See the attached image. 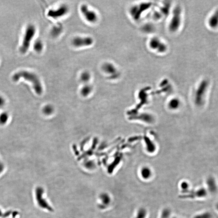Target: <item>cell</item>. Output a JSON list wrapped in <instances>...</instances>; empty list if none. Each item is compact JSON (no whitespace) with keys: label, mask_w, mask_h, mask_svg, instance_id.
Segmentation results:
<instances>
[{"label":"cell","mask_w":218,"mask_h":218,"mask_svg":"<svg viewBox=\"0 0 218 218\" xmlns=\"http://www.w3.org/2000/svg\"><path fill=\"white\" fill-rule=\"evenodd\" d=\"M167 20L166 28L171 34H176L181 30L183 17L182 8L180 5H176L171 8Z\"/></svg>","instance_id":"cell-1"},{"label":"cell","mask_w":218,"mask_h":218,"mask_svg":"<svg viewBox=\"0 0 218 218\" xmlns=\"http://www.w3.org/2000/svg\"><path fill=\"white\" fill-rule=\"evenodd\" d=\"M154 6L153 3L145 2L144 3H135L131 5L128 10L129 16L133 21H138L141 18L145 17L148 13L152 11L151 9Z\"/></svg>","instance_id":"cell-2"},{"label":"cell","mask_w":218,"mask_h":218,"mask_svg":"<svg viewBox=\"0 0 218 218\" xmlns=\"http://www.w3.org/2000/svg\"><path fill=\"white\" fill-rule=\"evenodd\" d=\"M147 47L152 53L156 55H164L167 53L168 44L164 40L158 36H152L148 39Z\"/></svg>","instance_id":"cell-3"},{"label":"cell","mask_w":218,"mask_h":218,"mask_svg":"<svg viewBox=\"0 0 218 218\" xmlns=\"http://www.w3.org/2000/svg\"><path fill=\"white\" fill-rule=\"evenodd\" d=\"M21 78H24L31 83L37 94H40L42 93V88L40 80L35 73L26 71H21L15 74L12 78L14 81H18Z\"/></svg>","instance_id":"cell-4"},{"label":"cell","mask_w":218,"mask_h":218,"mask_svg":"<svg viewBox=\"0 0 218 218\" xmlns=\"http://www.w3.org/2000/svg\"><path fill=\"white\" fill-rule=\"evenodd\" d=\"M36 33V28L34 25H29L26 31L22 44L20 47V51L22 54H25L28 50L30 46L31 41L35 35Z\"/></svg>","instance_id":"cell-5"},{"label":"cell","mask_w":218,"mask_h":218,"mask_svg":"<svg viewBox=\"0 0 218 218\" xmlns=\"http://www.w3.org/2000/svg\"><path fill=\"white\" fill-rule=\"evenodd\" d=\"M93 43V40L90 37H75L72 41V44L76 47L89 46Z\"/></svg>","instance_id":"cell-6"},{"label":"cell","mask_w":218,"mask_h":218,"mask_svg":"<svg viewBox=\"0 0 218 218\" xmlns=\"http://www.w3.org/2000/svg\"><path fill=\"white\" fill-rule=\"evenodd\" d=\"M80 11L86 20L91 23H94L97 20V16L94 11L88 8L87 5H83L81 6Z\"/></svg>","instance_id":"cell-7"},{"label":"cell","mask_w":218,"mask_h":218,"mask_svg":"<svg viewBox=\"0 0 218 218\" xmlns=\"http://www.w3.org/2000/svg\"><path fill=\"white\" fill-rule=\"evenodd\" d=\"M206 195L207 191L204 188H201L195 191H189L184 195H180L179 197L181 199L201 198L205 197Z\"/></svg>","instance_id":"cell-8"},{"label":"cell","mask_w":218,"mask_h":218,"mask_svg":"<svg viewBox=\"0 0 218 218\" xmlns=\"http://www.w3.org/2000/svg\"><path fill=\"white\" fill-rule=\"evenodd\" d=\"M68 11V7L65 5H63L56 10L49 11L48 16L53 18L56 19L65 15Z\"/></svg>","instance_id":"cell-9"},{"label":"cell","mask_w":218,"mask_h":218,"mask_svg":"<svg viewBox=\"0 0 218 218\" xmlns=\"http://www.w3.org/2000/svg\"><path fill=\"white\" fill-rule=\"evenodd\" d=\"M103 71L107 74H111L113 78H116L120 75V73L114 65L111 63H105L102 66Z\"/></svg>","instance_id":"cell-10"},{"label":"cell","mask_w":218,"mask_h":218,"mask_svg":"<svg viewBox=\"0 0 218 218\" xmlns=\"http://www.w3.org/2000/svg\"><path fill=\"white\" fill-rule=\"evenodd\" d=\"M37 199L38 204L40 205L41 207H43L44 208L49 209L50 207L48 206L47 203L42 198V194H43V190L40 188H38L37 190Z\"/></svg>","instance_id":"cell-11"},{"label":"cell","mask_w":218,"mask_h":218,"mask_svg":"<svg viewBox=\"0 0 218 218\" xmlns=\"http://www.w3.org/2000/svg\"><path fill=\"white\" fill-rule=\"evenodd\" d=\"M206 184L208 187V190L212 193L216 192L217 190V187L216 182L214 178L212 177H210L207 178L206 180Z\"/></svg>","instance_id":"cell-12"},{"label":"cell","mask_w":218,"mask_h":218,"mask_svg":"<svg viewBox=\"0 0 218 218\" xmlns=\"http://www.w3.org/2000/svg\"><path fill=\"white\" fill-rule=\"evenodd\" d=\"M140 174L142 178L144 180H148L151 178L152 175V172L149 167L144 166L141 168Z\"/></svg>","instance_id":"cell-13"},{"label":"cell","mask_w":218,"mask_h":218,"mask_svg":"<svg viewBox=\"0 0 218 218\" xmlns=\"http://www.w3.org/2000/svg\"><path fill=\"white\" fill-rule=\"evenodd\" d=\"M208 24L211 28H214L218 25V10L212 16L208 21Z\"/></svg>","instance_id":"cell-14"},{"label":"cell","mask_w":218,"mask_h":218,"mask_svg":"<svg viewBox=\"0 0 218 218\" xmlns=\"http://www.w3.org/2000/svg\"><path fill=\"white\" fill-rule=\"evenodd\" d=\"M180 101L176 98H174L171 99L169 104V107L171 109H178L180 106Z\"/></svg>","instance_id":"cell-15"},{"label":"cell","mask_w":218,"mask_h":218,"mask_svg":"<svg viewBox=\"0 0 218 218\" xmlns=\"http://www.w3.org/2000/svg\"><path fill=\"white\" fill-rule=\"evenodd\" d=\"M147 213V211L145 208H140L137 211L135 216L134 218H146Z\"/></svg>","instance_id":"cell-16"},{"label":"cell","mask_w":218,"mask_h":218,"mask_svg":"<svg viewBox=\"0 0 218 218\" xmlns=\"http://www.w3.org/2000/svg\"><path fill=\"white\" fill-rule=\"evenodd\" d=\"M34 49L37 52H41L43 48V43L40 40L36 41L34 44Z\"/></svg>","instance_id":"cell-17"},{"label":"cell","mask_w":218,"mask_h":218,"mask_svg":"<svg viewBox=\"0 0 218 218\" xmlns=\"http://www.w3.org/2000/svg\"><path fill=\"white\" fill-rule=\"evenodd\" d=\"M90 78H91V74L89 72H87V71L83 72L81 74V80L84 82H88L90 79Z\"/></svg>","instance_id":"cell-18"},{"label":"cell","mask_w":218,"mask_h":218,"mask_svg":"<svg viewBox=\"0 0 218 218\" xmlns=\"http://www.w3.org/2000/svg\"><path fill=\"white\" fill-rule=\"evenodd\" d=\"M101 198L104 205H107V206L109 205L111 199H110V197L108 194H106V193H104V194L101 195Z\"/></svg>","instance_id":"cell-19"},{"label":"cell","mask_w":218,"mask_h":218,"mask_svg":"<svg viewBox=\"0 0 218 218\" xmlns=\"http://www.w3.org/2000/svg\"><path fill=\"white\" fill-rule=\"evenodd\" d=\"M182 192L183 193H186L189 192V185L188 182L183 181L180 185Z\"/></svg>","instance_id":"cell-20"},{"label":"cell","mask_w":218,"mask_h":218,"mask_svg":"<svg viewBox=\"0 0 218 218\" xmlns=\"http://www.w3.org/2000/svg\"><path fill=\"white\" fill-rule=\"evenodd\" d=\"M8 116L7 113L4 112L0 115V124H4L8 121Z\"/></svg>","instance_id":"cell-21"},{"label":"cell","mask_w":218,"mask_h":218,"mask_svg":"<svg viewBox=\"0 0 218 218\" xmlns=\"http://www.w3.org/2000/svg\"><path fill=\"white\" fill-rule=\"evenodd\" d=\"M171 210L168 208H164L162 212L160 218H169Z\"/></svg>","instance_id":"cell-22"},{"label":"cell","mask_w":218,"mask_h":218,"mask_svg":"<svg viewBox=\"0 0 218 218\" xmlns=\"http://www.w3.org/2000/svg\"><path fill=\"white\" fill-rule=\"evenodd\" d=\"M193 218H212V216L210 212H205L196 215Z\"/></svg>","instance_id":"cell-23"},{"label":"cell","mask_w":218,"mask_h":218,"mask_svg":"<svg viewBox=\"0 0 218 218\" xmlns=\"http://www.w3.org/2000/svg\"><path fill=\"white\" fill-rule=\"evenodd\" d=\"M91 91V87L89 85L85 86V87L83 88L82 90V92L84 94H87V93H89Z\"/></svg>","instance_id":"cell-24"},{"label":"cell","mask_w":218,"mask_h":218,"mask_svg":"<svg viewBox=\"0 0 218 218\" xmlns=\"http://www.w3.org/2000/svg\"><path fill=\"white\" fill-rule=\"evenodd\" d=\"M5 104V101L2 97L0 96V108L4 106Z\"/></svg>","instance_id":"cell-25"},{"label":"cell","mask_w":218,"mask_h":218,"mask_svg":"<svg viewBox=\"0 0 218 218\" xmlns=\"http://www.w3.org/2000/svg\"><path fill=\"white\" fill-rule=\"evenodd\" d=\"M4 165L1 162V161H0V173H1L2 171H3V170L4 169Z\"/></svg>","instance_id":"cell-26"},{"label":"cell","mask_w":218,"mask_h":218,"mask_svg":"<svg viewBox=\"0 0 218 218\" xmlns=\"http://www.w3.org/2000/svg\"><path fill=\"white\" fill-rule=\"evenodd\" d=\"M216 208H217V210L218 211V203L216 205Z\"/></svg>","instance_id":"cell-27"},{"label":"cell","mask_w":218,"mask_h":218,"mask_svg":"<svg viewBox=\"0 0 218 218\" xmlns=\"http://www.w3.org/2000/svg\"><path fill=\"white\" fill-rule=\"evenodd\" d=\"M173 218H176V217H173Z\"/></svg>","instance_id":"cell-28"}]
</instances>
